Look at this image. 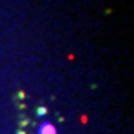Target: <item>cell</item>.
<instances>
[{"label": "cell", "instance_id": "obj_1", "mask_svg": "<svg viewBox=\"0 0 134 134\" xmlns=\"http://www.w3.org/2000/svg\"><path fill=\"white\" fill-rule=\"evenodd\" d=\"M37 134H58V131H56V127H55L52 123L45 122V123H42L38 127V133Z\"/></svg>", "mask_w": 134, "mask_h": 134}]
</instances>
